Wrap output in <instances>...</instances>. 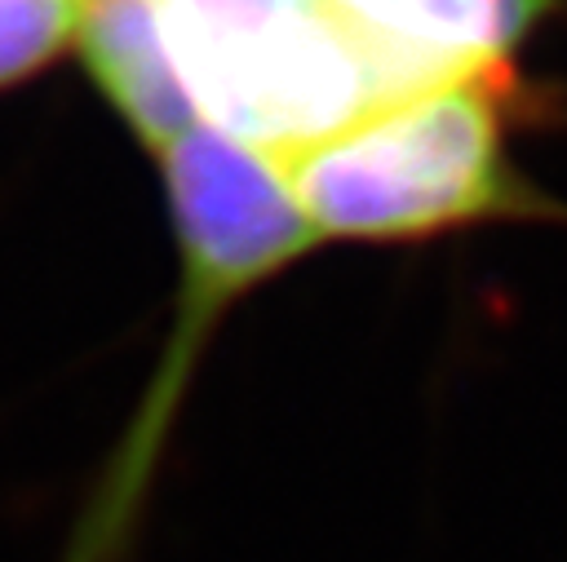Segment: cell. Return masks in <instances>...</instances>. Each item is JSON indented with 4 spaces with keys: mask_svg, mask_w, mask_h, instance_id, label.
<instances>
[{
    "mask_svg": "<svg viewBox=\"0 0 567 562\" xmlns=\"http://www.w3.org/2000/svg\"><path fill=\"white\" fill-rule=\"evenodd\" d=\"M159 164L182 248L177 323L53 562H137L155 473L204 336L239 292L284 270L319 239L301 217L284 168L213 128H190L159 155Z\"/></svg>",
    "mask_w": 567,
    "mask_h": 562,
    "instance_id": "1",
    "label": "cell"
},
{
    "mask_svg": "<svg viewBox=\"0 0 567 562\" xmlns=\"http://www.w3.org/2000/svg\"><path fill=\"white\" fill-rule=\"evenodd\" d=\"M155 18L195 115L279 168L447 84L346 0H155Z\"/></svg>",
    "mask_w": 567,
    "mask_h": 562,
    "instance_id": "2",
    "label": "cell"
},
{
    "mask_svg": "<svg viewBox=\"0 0 567 562\" xmlns=\"http://www.w3.org/2000/svg\"><path fill=\"white\" fill-rule=\"evenodd\" d=\"M505 71L487 66L403 97L284 168L315 235L412 239L527 212L501 146Z\"/></svg>",
    "mask_w": 567,
    "mask_h": 562,
    "instance_id": "3",
    "label": "cell"
},
{
    "mask_svg": "<svg viewBox=\"0 0 567 562\" xmlns=\"http://www.w3.org/2000/svg\"><path fill=\"white\" fill-rule=\"evenodd\" d=\"M75 44L97 89L155 155L195 128V106L168 58L155 0H84Z\"/></svg>",
    "mask_w": 567,
    "mask_h": 562,
    "instance_id": "4",
    "label": "cell"
},
{
    "mask_svg": "<svg viewBox=\"0 0 567 562\" xmlns=\"http://www.w3.org/2000/svg\"><path fill=\"white\" fill-rule=\"evenodd\" d=\"M554 0H354V9L434 80L501 66Z\"/></svg>",
    "mask_w": 567,
    "mask_h": 562,
    "instance_id": "5",
    "label": "cell"
},
{
    "mask_svg": "<svg viewBox=\"0 0 567 562\" xmlns=\"http://www.w3.org/2000/svg\"><path fill=\"white\" fill-rule=\"evenodd\" d=\"M84 0H0V89L75 40Z\"/></svg>",
    "mask_w": 567,
    "mask_h": 562,
    "instance_id": "6",
    "label": "cell"
},
{
    "mask_svg": "<svg viewBox=\"0 0 567 562\" xmlns=\"http://www.w3.org/2000/svg\"><path fill=\"white\" fill-rule=\"evenodd\" d=\"M346 4H354V0H346Z\"/></svg>",
    "mask_w": 567,
    "mask_h": 562,
    "instance_id": "7",
    "label": "cell"
}]
</instances>
